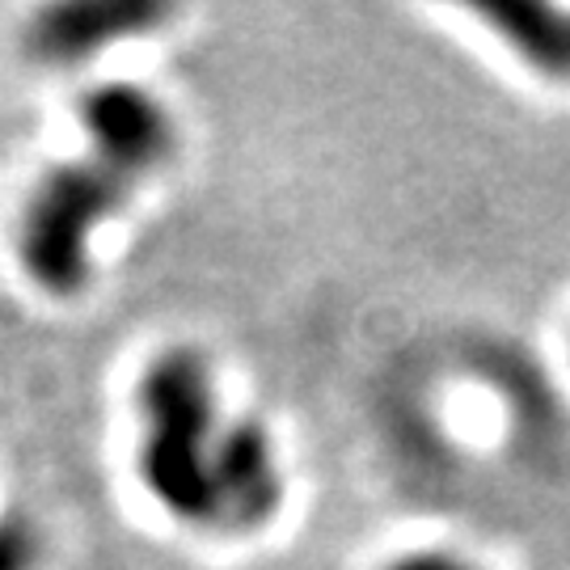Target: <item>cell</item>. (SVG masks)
<instances>
[{"label":"cell","instance_id":"3957f363","mask_svg":"<svg viewBox=\"0 0 570 570\" xmlns=\"http://www.w3.org/2000/svg\"><path fill=\"white\" fill-rule=\"evenodd\" d=\"M284 508V465L263 423H228L216 456V524L212 532H258Z\"/></svg>","mask_w":570,"mask_h":570},{"label":"cell","instance_id":"6da1fadb","mask_svg":"<svg viewBox=\"0 0 570 570\" xmlns=\"http://www.w3.org/2000/svg\"><path fill=\"white\" fill-rule=\"evenodd\" d=\"M81 122L89 136L85 157L47 169L18 220L21 271L56 301L77 296L89 284L94 228L110 220L178 148L169 110L144 85L106 81L85 89Z\"/></svg>","mask_w":570,"mask_h":570},{"label":"cell","instance_id":"8992f818","mask_svg":"<svg viewBox=\"0 0 570 570\" xmlns=\"http://www.w3.org/2000/svg\"><path fill=\"white\" fill-rule=\"evenodd\" d=\"M42 567V532L30 515L9 511L0 515V570H39Z\"/></svg>","mask_w":570,"mask_h":570},{"label":"cell","instance_id":"5b68a950","mask_svg":"<svg viewBox=\"0 0 570 570\" xmlns=\"http://www.w3.org/2000/svg\"><path fill=\"white\" fill-rule=\"evenodd\" d=\"M482 21L537 77L570 85V9L562 4H482Z\"/></svg>","mask_w":570,"mask_h":570},{"label":"cell","instance_id":"277c9868","mask_svg":"<svg viewBox=\"0 0 570 570\" xmlns=\"http://www.w3.org/2000/svg\"><path fill=\"white\" fill-rule=\"evenodd\" d=\"M169 21L165 4L153 0H77V4H51L35 13L26 30L30 56L47 63H72L98 56L122 39H140Z\"/></svg>","mask_w":570,"mask_h":570},{"label":"cell","instance_id":"7a4b0ae2","mask_svg":"<svg viewBox=\"0 0 570 570\" xmlns=\"http://www.w3.org/2000/svg\"><path fill=\"white\" fill-rule=\"evenodd\" d=\"M140 449L136 469L148 499L190 529L216 524V456L225 419L216 410L212 367L199 351L174 346L144 367L136 385Z\"/></svg>","mask_w":570,"mask_h":570},{"label":"cell","instance_id":"52a82bcc","mask_svg":"<svg viewBox=\"0 0 570 570\" xmlns=\"http://www.w3.org/2000/svg\"><path fill=\"white\" fill-rule=\"evenodd\" d=\"M385 570H473V567H465V562L452 558V553H406V558L389 562Z\"/></svg>","mask_w":570,"mask_h":570}]
</instances>
